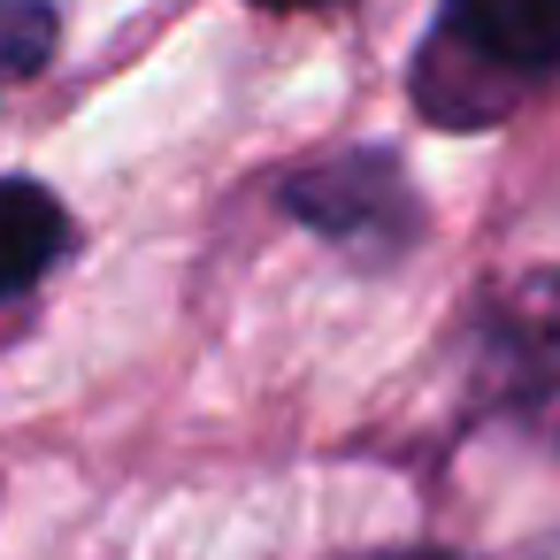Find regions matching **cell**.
<instances>
[{
    "mask_svg": "<svg viewBox=\"0 0 560 560\" xmlns=\"http://www.w3.org/2000/svg\"><path fill=\"white\" fill-rule=\"evenodd\" d=\"M560 78V0H438L415 55V108L438 131H491Z\"/></svg>",
    "mask_w": 560,
    "mask_h": 560,
    "instance_id": "obj_1",
    "label": "cell"
},
{
    "mask_svg": "<svg viewBox=\"0 0 560 560\" xmlns=\"http://www.w3.org/2000/svg\"><path fill=\"white\" fill-rule=\"evenodd\" d=\"M277 215L338 246L353 269H392L430 238V208L392 147H330L277 177Z\"/></svg>",
    "mask_w": 560,
    "mask_h": 560,
    "instance_id": "obj_2",
    "label": "cell"
},
{
    "mask_svg": "<svg viewBox=\"0 0 560 560\" xmlns=\"http://www.w3.org/2000/svg\"><path fill=\"white\" fill-rule=\"evenodd\" d=\"M476 407L560 453V269H529L476 307Z\"/></svg>",
    "mask_w": 560,
    "mask_h": 560,
    "instance_id": "obj_3",
    "label": "cell"
},
{
    "mask_svg": "<svg viewBox=\"0 0 560 560\" xmlns=\"http://www.w3.org/2000/svg\"><path fill=\"white\" fill-rule=\"evenodd\" d=\"M70 238H78V223H70V208H62L47 185L0 177V300L32 292V284L70 254Z\"/></svg>",
    "mask_w": 560,
    "mask_h": 560,
    "instance_id": "obj_4",
    "label": "cell"
},
{
    "mask_svg": "<svg viewBox=\"0 0 560 560\" xmlns=\"http://www.w3.org/2000/svg\"><path fill=\"white\" fill-rule=\"evenodd\" d=\"M62 47V9L55 0H0V93L32 85Z\"/></svg>",
    "mask_w": 560,
    "mask_h": 560,
    "instance_id": "obj_5",
    "label": "cell"
},
{
    "mask_svg": "<svg viewBox=\"0 0 560 560\" xmlns=\"http://www.w3.org/2000/svg\"><path fill=\"white\" fill-rule=\"evenodd\" d=\"M254 9H269V16H284V9H330V0H254Z\"/></svg>",
    "mask_w": 560,
    "mask_h": 560,
    "instance_id": "obj_6",
    "label": "cell"
},
{
    "mask_svg": "<svg viewBox=\"0 0 560 560\" xmlns=\"http://www.w3.org/2000/svg\"><path fill=\"white\" fill-rule=\"evenodd\" d=\"M399 560H460V552H399Z\"/></svg>",
    "mask_w": 560,
    "mask_h": 560,
    "instance_id": "obj_7",
    "label": "cell"
}]
</instances>
